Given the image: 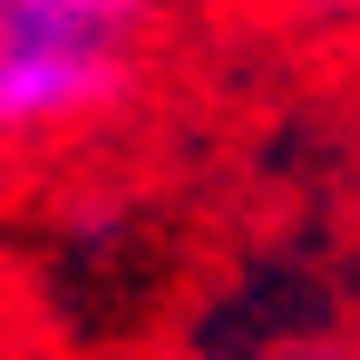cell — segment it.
<instances>
[{
	"label": "cell",
	"instance_id": "cell-1",
	"mask_svg": "<svg viewBox=\"0 0 360 360\" xmlns=\"http://www.w3.org/2000/svg\"><path fill=\"white\" fill-rule=\"evenodd\" d=\"M156 0H0V146H68L146 78Z\"/></svg>",
	"mask_w": 360,
	"mask_h": 360
},
{
	"label": "cell",
	"instance_id": "cell-2",
	"mask_svg": "<svg viewBox=\"0 0 360 360\" xmlns=\"http://www.w3.org/2000/svg\"><path fill=\"white\" fill-rule=\"evenodd\" d=\"M214 360H360L341 331H321V321H302V331H253V341H234V351Z\"/></svg>",
	"mask_w": 360,
	"mask_h": 360
},
{
	"label": "cell",
	"instance_id": "cell-3",
	"mask_svg": "<svg viewBox=\"0 0 360 360\" xmlns=\"http://www.w3.org/2000/svg\"><path fill=\"white\" fill-rule=\"evenodd\" d=\"M302 20H360V0H292Z\"/></svg>",
	"mask_w": 360,
	"mask_h": 360
}]
</instances>
